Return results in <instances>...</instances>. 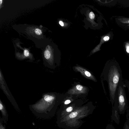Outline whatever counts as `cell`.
Returning a JSON list of instances; mask_svg holds the SVG:
<instances>
[{"instance_id": "obj_11", "label": "cell", "mask_w": 129, "mask_h": 129, "mask_svg": "<svg viewBox=\"0 0 129 129\" xmlns=\"http://www.w3.org/2000/svg\"><path fill=\"white\" fill-rule=\"evenodd\" d=\"M24 55L26 57H28L29 55V52L26 49L24 50Z\"/></svg>"}, {"instance_id": "obj_7", "label": "cell", "mask_w": 129, "mask_h": 129, "mask_svg": "<svg viewBox=\"0 0 129 129\" xmlns=\"http://www.w3.org/2000/svg\"><path fill=\"white\" fill-rule=\"evenodd\" d=\"M3 119L0 117V129H7L5 125L4 124Z\"/></svg>"}, {"instance_id": "obj_19", "label": "cell", "mask_w": 129, "mask_h": 129, "mask_svg": "<svg viewBox=\"0 0 129 129\" xmlns=\"http://www.w3.org/2000/svg\"><path fill=\"white\" fill-rule=\"evenodd\" d=\"M71 102V101L70 100H67L64 102V104H69Z\"/></svg>"}, {"instance_id": "obj_4", "label": "cell", "mask_w": 129, "mask_h": 129, "mask_svg": "<svg viewBox=\"0 0 129 129\" xmlns=\"http://www.w3.org/2000/svg\"><path fill=\"white\" fill-rule=\"evenodd\" d=\"M119 111L118 105L113 107L112 112V118L116 123L119 124L120 122Z\"/></svg>"}, {"instance_id": "obj_5", "label": "cell", "mask_w": 129, "mask_h": 129, "mask_svg": "<svg viewBox=\"0 0 129 129\" xmlns=\"http://www.w3.org/2000/svg\"><path fill=\"white\" fill-rule=\"evenodd\" d=\"M0 110L2 115L4 122L7 123L8 120V115L5 105L2 102L0 101Z\"/></svg>"}, {"instance_id": "obj_15", "label": "cell", "mask_w": 129, "mask_h": 129, "mask_svg": "<svg viewBox=\"0 0 129 129\" xmlns=\"http://www.w3.org/2000/svg\"><path fill=\"white\" fill-rule=\"evenodd\" d=\"M73 110V108L71 107H68L66 109V111L68 112H70L71 111Z\"/></svg>"}, {"instance_id": "obj_18", "label": "cell", "mask_w": 129, "mask_h": 129, "mask_svg": "<svg viewBox=\"0 0 129 129\" xmlns=\"http://www.w3.org/2000/svg\"><path fill=\"white\" fill-rule=\"evenodd\" d=\"M126 52L129 53V45H126Z\"/></svg>"}, {"instance_id": "obj_20", "label": "cell", "mask_w": 129, "mask_h": 129, "mask_svg": "<svg viewBox=\"0 0 129 129\" xmlns=\"http://www.w3.org/2000/svg\"><path fill=\"white\" fill-rule=\"evenodd\" d=\"M59 24L61 26H63L64 25V23L63 22L61 21H60L59 22Z\"/></svg>"}, {"instance_id": "obj_14", "label": "cell", "mask_w": 129, "mask_h": 129, "mask_svg": "<svg viewBox=\"0 0 129 129\" xmlns=\"http://www.w3.org/2000/svg\"><path fill=\"white\" fill-rule=\"evenodd\" d=\"M76 88L77 90L80 91L83 88V87L82 86L80 85H78L76 86Z\"/></svg>"}, {"instance_id": "obj_1", "label": "cell", "mask_w": 129, "mask_h": 129, "mask_svg": "<svg viewBox=\"0 0 129 129\" xmlns=\"http://www.w3.org/2000/svg\"><path fill=\"white\" fill-rule=\"evenodd\" d=\"M54 99V96L51 93H45L41 99L29 106V109L37 117L41 119L49 118L54 114L53 103Z\"/></svg>"}, {"instance_id": "obj_10", "label": "cell", "mask_w": 129, "mask_h": 129, "mask_svg": "<svg viewBox=\"0 0 129 129\" xmlns=\"http://www.w3.org/2000/svg\"><path fill=\"white\" fill-rule=\"evenodd\" d=\"M35 32L38 35H40L42 33L41 30L38 28L36 29Z\"/></svg>"}, {"instance_id": "obj_2", "label": "cell", "mask_w": 129, "mask_h": 129, "mask_svg": "<svg viewBox=\"0 0 129 129\" xmlns=\"http://www.w3.org/2000/svg\"><path fill=\"white\" fill-rule=\"evenodd\" d=\"M120 76L118 69L115 66H112L109 74V82L111 99L113 107L114 101L116 91Z\"/></svg>"}, {"instance_id": "obj_16", "label": "cell", "mask_w": 129, "mask_h": 129, "mask_svg": "<svg viewBox=\"0 0 129 129\" xmlns=\"http://www.w3.org/2000/svg\"><path fill=\"white\" fill-rule=\"evenodd\" d=\"M85 74L88 77H90L91 75L90 73L87 71H85Z\"/></svg>"}, {"instance_id": "obj_13", "label": "cell", "mask_w": 129, "mask_h": 129, "mask_svg": "<svg viewBox=\"0 0 129 129\" xmlns=\"http://www.w3.org/2000/svg\"><path fill=\"white\" fill-rule=\"evenodd\" d=\"M107 129H115L114 126L112 124L108 125Z\"/></svg>"}, {"instance_id": "obj_21", "label": "cell", "mask_w": 129, "mask_h": 129, "mask_svg": "<svg viewBox=\"0 0 129 129\" xmlns=\"http://www.w3.org/2000/svg\"><path fill=\"white\" fill-rule=\"evenodd\" d=\"M2 1H3L2 0H1L0 1V4H1V5L2 3Z\"/></svg>"}, {"instance_id": "obj_8", "label": "cell", "mask_w": 129, "mask_h": 129, "mask_svg": "<svg viewBox=\"0 0 129 129\" xmlns=\"http://www.w3.org/2000/svg\"><path fill=\"white\" fill-rule=\"evenodd\" d=\"M118 20L122 23L129 24V19L122 18H119L118 19Z\"/></svg>"}, {"instance_id": "obj_9", "label": "cell", "mask_w": 129, "mask_h": 129, "mask_svg": "<svg viewBox=\"0 0 129 129\" xmlns=\"http://www.w3.org/2000/svg\"><path fill=\"white\" fill-rule=\"evenodd\" d=\"M77 112H73L70 114L69 115L70 118H73L76 117L77 115Z\"/></svg>"}, {"instance_id": "obj_3", "label": "cell", "mask_w": 129, "mask_h": 129, "mask_svg": "<svg viewBox=\"0 0 129 129\" xmlns=\"http://www.w3.org/2000/svg\"><path fill=\"white\" fill-rule=\"evenodd\" d=\"M118 107L119 113L120 114H124L126 109V101L123 89L120 86L118 90Z\"/></svg>"}, {"instance_id": "obj_17", "label": "cell", "mask_w": 129, "mask_h": 129, "mask_svg": "<svg viewBox=\"0 0 129 129\" xmlns=\"http://www.w3.org/2000/svg\"><path fill=\"white\" fill-rule=\"evenodd\" d=\"M109 39V37L108 36H106L104 37L103 40L104 41H106L108 40Z\"/></svg>"}, {"instance_id": "obj_12", "label": "cell", "mask_w": 129, "mask_h": 129, "mask_svg": "<svg viewBox=\"0 0 129 129\" xmlns=\"http://www.w3.org/2000/svg\"><path fill=\"white\" fill-rule=\"evenodd\" d=\"M94 14L92 12H90L89 14V16L91 19H94Z\"/></svg>"}, {"instance_id": "obj_6", "label": "cell", "mask_w": 129, "mask_h": 129, "mask_svg": "<svg viewBox=\"0 0 129 129\" xmlns=\"http://www.w3.org/2000/svg\"><path fill=\"white\" fill-rule=\"evenodd\" d=\"M123 129H129V113L126 115V119L124 123Z\"/></svg>"}]
</instances>
